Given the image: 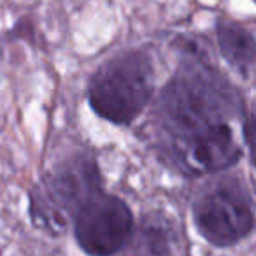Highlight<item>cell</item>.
<instances>
[{
	"label": "cell",
	"instance_id": "1",
	"mask_svg": "<svg viewBox=\"0 0 256 256\" xmlns=\"http://www.w3.org/2000/svg\"><path fill=\"white\" fill-rule=\"evenodd\" d=\"M237 93L202 60L182 65L160 96L167 153L190 176L218 174L238 162L242 148L232 123Z\"/></svg>",
	"mask_w": 256,
	"mask_h": 256
},
{
	"label": "cell",
	"instance_id": "2",
	"mask_svg": "<svg viewBox=\"0 0 256 256\" xmlns=\"http://www.w3.org/2000/svg\"><path fill=\"white\" fill-rule=\"evenodd\" d=\"M154 92V65L146 51H124L96 68L88 84V104L112 124L134 123Z\"/></svg>",
	"mask_w": 256,
	"mask_h": 256
},
{
	"label": "cell",
	"instance_id": "3",
	"mask_svg": "<svg viewBox=\"0 0 256 256\" xmlns=\"http://www.w3.org/2000/svg\"><path fill=\"white\" fill-rule=\"evenodd\" d=\"M196 232L216 248H230L254 228V202L244 179L224 176L207 182L192 206Z\"/></svg>",
	"mask_w": 256,
	"mask_h": 256
},
{
	"label": "cell",
	"instance_id": "4",
	"mask_svg": "<svg viewBox=\"0 0 256 256\" xmlns=\"http://www.w3.org/2000/svg\"><path fill=\"white\" fill-rule=\"evenodd\" d=\"M100 190L96 165L90 158H78L62 165L30 192V218L46 232L64 234L68 218L93 192Z\"/></svg>",
	"mask_w": 256,
	"mask_h": 256
},
{
	"label": "cell",
	"instance_id": "5",
	"mask_svg": "<svg viewBox=\"0 0 256 256\" xmlns=\"http://www.w3.org/2000/svg\"><path fill=\"white\" fill-rule=\"evenodd\" d=\"M74 237L90 256H112L134 234V214L123 198L96 190L74 212Z\"/></svg>",
	"mask_w": 256,
	"mask_h": 256
},
{
	"label": "cell",
	"instance_id": "6",
	"mask_svg": "<svg viewBox=\"0 0 256 256\" xmlns=\"http://www.w3.org/2000/svg\"><path fill=\"white\" fill-rule=\"evenodd\" d=\"M220 53L242 78H249L254 68V36L244 25L230 20H220L216 26Z\"/></svg>",
	"mask_w": 256,
	"mask_h": 256
},
{
	"label": "cell",
	"instance_id": "7",
	"mask_svg": "<svg viewBox=\"0 0 256 256\" xmlns=\"http://www.w3.org/2000/svg\"><path fill=\"white\" fill-rule=\"evenodd\" d=\"M132 234V256H176L178 234L164 214H148Z\"/></svg>",
	"mask_w": 256,
	"mask_h": 256
}]
</instances>
